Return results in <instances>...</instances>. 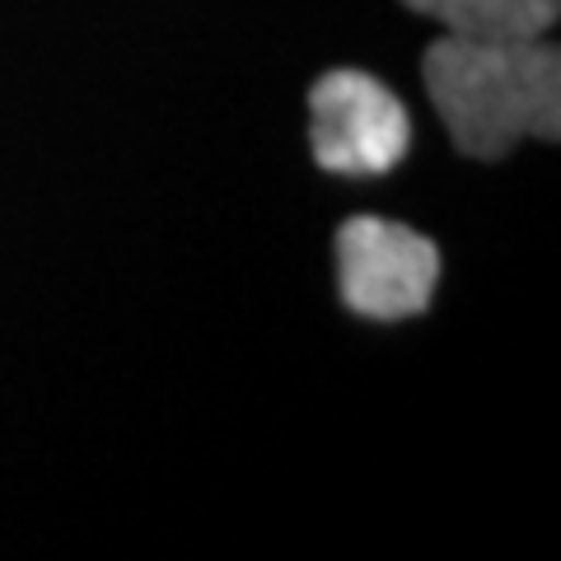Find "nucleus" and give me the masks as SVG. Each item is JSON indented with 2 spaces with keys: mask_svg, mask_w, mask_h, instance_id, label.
Wrapping results in <instances>:
<instances>
[{
  "mask_svg": "<svg viewBox=\"0 0 561 561\" xmlns=\"http://www.w3.org/2000/svg\"><path fill=\"white\" fill-rule=\"evenodd\" d=\"M440 280V249L412 225L383 216H351L337 230L342 305L360 319H412L431 309Z\"/></svg>",
  "mask_w": 561,
  "mask_h": 561,
  "instance_id": "nucleus-2",
  "label": "nucleus"
},
{
  "mask_svg": "<svg viewBox=\"0 0 561 561\" xmlns=\"http://www.w3.org/2000/svg\"><path fill=\"white\" fill-rule=\"evenodd\" d=\"M309 150L328 173H389L412 140L408 108L370 70L337 66L309 90Z\"/></svg>",
  "mask_w": 561,
  "mask_h": 561,
  "instance_id": "nucleus-3",
  "label": "nucleus"
},
{
  "mask_svg": "<svg viewBox=\"0 0 561 561\" xmlns=\"http://www.w3.org/2000/svg\"><path fill=\"white\" fill-rule=\"evenodd\" d=\"M402 5L463 38H542L561 14V0H402Z\"/></svg>",
  "mask_w": 561,
  "mask_h": 561,
  "instance_id": "nucleus-4",
  "label": "nucleus"
},
{
  "mask_svg": "<svg viewBox=\"0 0 561 561\" xmlns=\"http://www.w3.org/2000/svg\"><path fill=\"white\" fill-rule=\"evenodd\" d=\"M421 80L454 150L501 160L524 136H561V51L548 38L445 33L421 57Z\"/></svg>",
  "mask_w": 561,
  "mask_h": 561,
  "instance_id": "nucleus-1",
  "label": "nucleus"
}]
</instances>
